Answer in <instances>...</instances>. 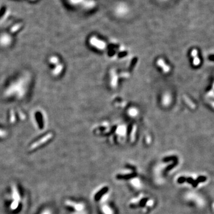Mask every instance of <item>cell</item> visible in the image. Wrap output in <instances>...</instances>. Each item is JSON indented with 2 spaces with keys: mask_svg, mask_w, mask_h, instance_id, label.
<instances>
[{
  "mask_svg": "<svg viewBox=\"0 0 214 214\" xmlns=\"http://www.w3.org/2000/svg\"><path fill=\"white\" fill-rule=\"evenodd\" d=\"M65 204L66 206H69V207H70V208L74 209V210H75V211H78V212L79 211V212L82 211L84 209V208H85V206L82 203H77V202L69 201V200L65 201Z\"/></svg>",
  "mask_w": 214,
  "mask_h": 214,
  "instance_id": "6da1fadb",
  "label": "cell"
},
{
  "mask_svg": "<svg viewBox=\"0 0 214 214\" xmlns=\"http://www.w3.org/2000/svg\"><path fill=\"white\" fill-rule=\"evenodd\" d=\"M108 191V187H104L102 189H101L99 192H98L97 194H96L95 196V199L96 201H98L99 199L102 197V196H103V195H104L107 193V191Z\"/></svg>",
  "mask_w": 214,
  "mask_h": 214,
  "instance_id": "7a4b0ae2",
  "label": "cell"
},
{
  "mask_svg": "<svg viewBox=\"0 0 214 214\" xmlns=\"http://www.w3.org/2000/svg\"><path fill=\"white\" fill-rule=\"evenodd\" d=\"M102 211L104 214H113V211L110 208L109 206L107 205H104L102 206Z\"/></svg>",
  "mask_w": 214,
  "mask_h": 214,
  "instance_id": "3957f363",
  "label": "cell"
},
{
  "mask_svg": "<svg viewBox=\"0 0 214 214\" xmlns=\"http://www.w3.org/2000/svg\"><path fill=\"white\" fill-rule=\"evenodd\" d=\"M186 181H188L189 183H191L194 187H196L197 185V181H194L192 179H190V178L186 179Z\"/></svg>",
  "mask_w": 214,
  "mask_h": 214,
  "instance_id": "277c9868",
  "label": "cell"
},
{
  "mask_svg": "<svg viewBox=\"0 0 214 214\" xmlns=\"http://www.w3.org/2000/svg\"><path fill=\"white\" fill-rule=\"evenodd\" d=\"M178 181L180 183H183L184 181H186V179L185 177H180V178L179 179Z\"/></svg>",
  "mask_w": 214,
  "mask_h": 214,
  "instance_id": "5b68a950",
  "label": "cell"
},
{
  "mask_svg": "<svg viewBox=\"0 0 214 214\" xmlns=\"http://www.w3.org/2000/svg\"><path fill=\"white\" fill-rule=\"evenodd\" d=\"M206 180V177H200L198 178L197 179V181H204Z\"/></svg>",
  "mask_w": 214,
  "mask_h": 214,
  "instance_id": "8992f818",
  "label": "cell"
},
{
  "mask_svg": "<svg viewBox=\"0 0 214 214\" xmlns=\"http://www.w3.org/2000/svg\"><path fill=\"white\" fill-rule=\"evenodd\" d=\"M41 214H51V213L49 210H45V211H44Z\"/></svg>",
  "mask_w": 214,
  "mask_h": 214,
  "instance_id": "52a82bcc",
  "label": "cell"
}]
</instances>
